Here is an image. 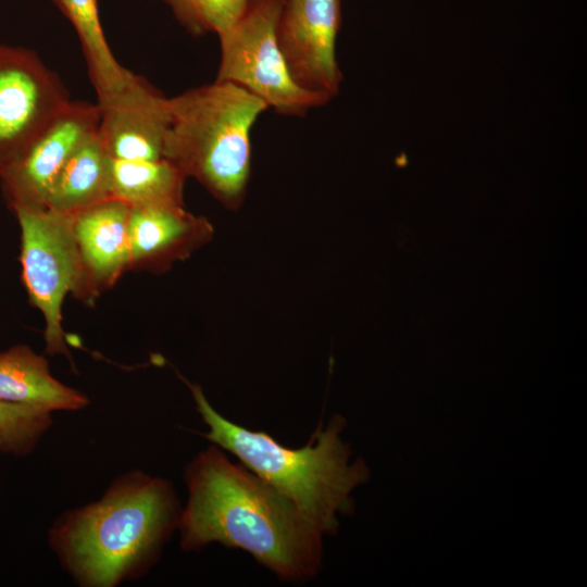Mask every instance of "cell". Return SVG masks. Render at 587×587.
Masks as SVG:
<instances>
[{"label": "cell", "mask_w": 587, "mask_h": 587, "mask_svg": "<svg viewBox=\"0 0 587 587\" xmlns=\"http://www.w3.org/2000/svg\"><path fill=\"white\" fill-rule=\"evenodd\" d=\"M112 162L97 129L66 161L52 185L46 207L74 216L112 198Z\"/></svg>", "instance_id": "obj_14"}, {"label": "cell", "mask_w": 587, "mask_h": 587, "mask_svg": "<svg viewBox=\"0 0 587 587\" xmlns=\"http://www.w3.org/2000/svg\"><path fill=\"white\" fill-rule=\"evenodd\" d=\"M98 104L71 101L26 153L3 174L0 187L8 207L46 208L47 199L66 161L99 126Z\"/></svg>", "instance_id": "obj_9"}, {"label": "cell", "mask_w": 587, "mask_h": 587, "mask_svg": "<svg viewBox=\"0 0 587 587\" xmlns=\"http://www.w3.org/2000/svg\"><path fill=\"white\" fill-rule=\"evenodd\" d=\"M21 229L22 279L30 303L45 320L46 353L64 355L73 364L62 325V305L72 294L92 305V295L74 234V216L49 208L13 210Z\"/></svg>", "instance_id": "obj_5"}, {"label": "cell", "mask_w": 587, "mask_h": 587, "mask_svg": "<svg viewBox=\"0 0 587 587\" xmlns=\"http://www.w3.org/2000/svg\"><path fill=\"white\" fill-rule=\"evenodd\" d=\"M52 424L51 412L0 401V452L27 455Z\"/></svg>", "instance_id": "obj_17"}, {"label": "cell", "mask_w": 587, "mask_h": 587, "mask_svg": "<svg viewBox=\"0 0 587 587\" xmlns=\"http://www.w3.org/2000/svg\"><path fill=\"white\" fill-rule=\"evenodd\" d=\"M129 204L109 198L74 215L79 257L96 299L129 271Z\"/></svg>", "instance_id": "obj_12"}, {"label": "cell", "mask_w": 587, "mask_h": 587, "mask_svg": "<svg viewBox=\"0 0 587 587\" xmlns=\"http://www.w3.org/2000/svg\"><path fill=\"white\" fill-rule=\"evenodd\" d=\"M174 16L195 36L223 34L245 13L249 0H163Z\"/></svg>", "instance_id": "obj_18"}, {"label": "cell", "mask_w": 587, "mask_h": 587, "mask_svg": "<svg viewBox=\"0 0 587 587\" xmlns=\"http://www.w3.org/2000/svg\"><path fill=\"white\" fill-rule=\"evenodd\" d=\"M340 20L341 0H284L277 24L278 43L295 82L329 98L341 82L335 51Z\"/></svg>", "instance_id": "obj_8"}, {"label": "cell", "mask_w": 587, "mask_h": 587, "mask_svg": "<svg viewBox=\"0 0 587 587\" xmlns=\"http://www.w3.org/2000/svg\"><path fill=\"white\" fill-rule=\"evenodd\" d=\"M183 379L209 427L203 437L291 500L324 535L334 534L337 515L351 507V490L366 477L361 462L350 463L340 438L342 419L334 416L325 428L317 427L304 447L291 449L266 433L230 422L210 404L199 385Z\"/></svg>", "instance_id": "obj_3"}, {"label": "cell", "mask_w": 587, "mask_h": 587, "mask_svg": "<svg viewBox=\"0 0 587 587\" xmlns=\"http://www.w3.org/2000/svg\"><path fill=\"white\" fill-rule=\"evenodd\" d=\"M100 111L98 133L112 159H163L170 125V102L143 77L105 102Z\"/></svg>", "instance_id": "obj_10"}, {"label": "cell", "mask_w": 587, "mask_h": 587, "mask_svg": "<svg viewBox=\"0 0 587 587\" xmlns=\"http://www.w3.org/2000/svg\"><path fill=\"white\" fill-rule=\"evenodd\" d=\"M71 101L58 74L35 51L0 43V175Z\"/></svg>", "instance_id": "obj_7"}, {"label": "cell", "mask_w": 587, "mask_h": 587, "mask_svg": "<svg viewBox=\"0 0 587 587\" xmlns=\"http://www.w3.org/2000/svg\"><path fill=\"white\" fill-rule=\"evenodd\" d=\"M0 401L47 411H76L89 399L51 374L48 360L26 345L0 352Z\"/></svg>", "instance_id": "obj_13"}, {"label": "cell", "mask_w": 587, "mask_h": 587, "mask_svg": "<svg viewBox=\"0 0 587 587\" xmlns=\"http://www.w3.org/2000/svg\"><path fill=\"white\" fill-rule=\"evenodd\" d=\"M213 233L204 216L193 215L184 205L130 207L129 270L163 273L210 241Z\"/></svg>", "instance_id": "obj_11"}, {"label": "cell", "mask_w": 587, "mask_h": 587, "mask_svg": "<svg viewBox=\"0 0 587 587\" xmlns=\"http://www.w3.org/2000/svg\"><path fill=\"white\" fill-rule=\"evenodd\" d=\"M187 503L177 529L186 551L218 542L250 553L287 583L312 579L322 566L323 533L287 497L216 445L187 466Z\"/></svg>", "instance_id": "obj_1"}, {"label": "cell", "mask_w": 587, "mask_h": 587, "mask_svg": "<svg viewBox=\"0 0 587 587\" xmlns=\"http://www.w3.org/2000/svg\"><path fill=\"white\" fill-rule=\"evenodd\" d=\"M168 102L163 159L223 205L240 207L251 168V129L267 105L245 88L217 80Z\"/></svg>", "instance_id": "obj_4"}, {"label": "cell", "mask_w": 587, "mask_h": 587, "mask_svg": "<svg viewBox=\"0 0 587 587\" xmlns=\"http://www.w3.org/2000/svg\"><path fill=\"white\" fill-rule=\"evenodd\" d=\"M283 5L284 0H249L242 16L218 35L215 80L245 88L278 113L302 115L330 98L300 87L292 78L277 39Z\"/></svg>", "instance_id": "obj_6"}, {"label": "cell", "mask_w": 587, "mask_h": 587, "mask_svg": "<svg viewBox=\"0 0 587 587\" xmlns=\"http://www.w3.org/2000/svg\"><path fill=\"white\" fill-rule=\"evenodd\" d=\"M180 512L171 482L134 470L114 479L99 500L59 516L48 541L78 585L113 587L154 565Z\"/></svg>", "instance_id": "obj_2"}, {"label": "cell", "mask_w": 587, "mask_h": 587, "mask_svg": "<svg viewBox=\"0 0 587 587\" xmlns=\"http://www.w3.org/2000/svg\"><path fill=\"white\" fill-rule=\"evenodd\" d=\"M184 173L166 159L112 162V198L130 207L184 205Z\"/></svg>", "instance_id": "obj_16"}, {"label": "cell", "mask_w": 587, "mask_h": 587, "mask_svg": "<svg viewBox=\"0 0 587 587\" xmlns=\"http://www.w3.org/2000/svg\"><path fill=\"white\" fill-rule=\"evenodd\" d=\"M77 33L90 82L101 103L132 86L138 76L112 53L101 26L98 0H52Z\"/></svg>", "instance_id": "obj_15"}]
</instances>
